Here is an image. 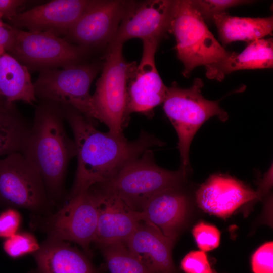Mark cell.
Masks as SVG:
<instances>
[{"label":"cell","mask_w":273,"mask_h":273,"mask_svg":"<svg viewBox=\"0 0 273 273\" xmlns=\"http://www.w3.org/2000/svg\"><path fill=\"white\" fill-rule=\"evenodd\" d=\"M65 119L70 126L76 149L77 167L68 199L105 183L146 150L162 142L142 131L138 139L129 141L123 134L103 132L90 119L72 106L61 104Z\"/></svg>","instance_id":"obj_1"},{"label":"cell","mask_w":273,"mask_h":273,"mask_svg":"<svg viewBox=\"0 0 273 273\" xmlns=\"http://www.w3.org/2000/svg\"><path fill=\"white\" fill-rule=\"evenodd\" d=\"M61 104L41 100L21 153L40 174L48 198H60L68 164L76 156L75 143L65 129Z\"/></svg>","instance_id":"obj_2"},{"label":"cell","mask_w":273,"mask_h":273,"mask_svg":"<svg viewBox=\"0 0 273 273\" xmlns=\"http://www.w3.org/2000/svg\"><path fill=\"white\" fill-rule=\"evenodd\" d=\"M123 44L111 42L104 56L102 73L91 96L88 118L104 123L109 131L123 134L130 115L127 112V84L137 65L127 62L122 53Z\"/></svg>","instance_id":"obj_3"},{"label":"cell","mask_w":273,"mask_h":273,"mask_svg":"<svg viewBox=\"0 0 273 273\" xmlns=\"http://www.w3.org/2000/svg\"><path fill=\"white\" fill-rule=\"evenodd\" d=\"M189 169L181 166L176 171L160 167L155 161L153 151L149 149L109 180L93 186L117 196L132 210L140 212L156 194L185 185Z\"/></svg>","instance_id":"obj_4"},{"label":"cell","mask_w":273,"mask_h":273,"mask_svg":"<svg viewBox=\"0 0 273 273\" xmlns=\"http://www.w3.org/2000/svg\"><path fill=\"white\" fill-rule=\"evenodd\" d=\"M169 32L175 36L177 56L184 65L185 77L196 67L217 63L231 53L209 31L191 1H174Z\"/></svg>","instance_id":"obj_5"},{"label":"cell","mask_w":273,"mask_h":273,"mask_svg":"<svg viewBox=\"0 0 273 273\" xmlns=\"http://www.w3.org/2000/svg\"><path fill=\"white\" fill-rule=\"evenodd\" d=\"M203 86L200 78L195 79L192 85L187 88L173 83L167 87L162 103L164 112L177 134L181 166L187 169H189L191 144L201 126L213 116L223 122L228 119V113L220 107L219 101L203 97L201 93Z\"/></svg>","instance_id":"obj_6"},{"label":"cell","mask_w":273,"mask_h":273,"mask_svg":"<svg viewBox=\"0 0 273 273\" xmlns=\"http://www.w3.org/2000/svg\"><path fill=\"white\" fill-rule=\"evenodd\" d=\"M89 52L51 33L16 28L14 41L7 53L29 71L41 72L84 62Z\"/></svg>","instance_id":"obj_7"},{"label":"cell","mask_w":273,"mask_h":273,"mask_svg":"<svg viewBox=\"0 0 273 273\" xmlns=\"http://www.w3.org/2000/svg\"><path fill=\"white\" fill-rule=\"evenodd\" d=\"M103 63L83 62L41 71L34 83L36 98L69 105L88 118L90 85Z\"/></svg>","instance_id":"obj_8"},{"label":"cell","mask_w":273,"mask_h":273,"mask_svg":"<svg viewBox=\"0 0 273 273\" xmlns=\"http://www.w3.org/2000/svg\"><path fill=\"white\" fill-rule=\"evenodd\" d=\"M43 181L21 152L0 158V203L38 211L47 203Z\"/></svg>","instance_id":"obj_9"},{"label":"cell","mask_w":273,"mask_h":273,"mask_svg":"<svg viewBox=\"0 0 273 273\" xmlns=\"http://www.w3.org/2000/svg\"><path fill=\"white\" fill-rule=\"evenodd\" d=\"M69 201L49 219V239L71 241L90 255L89 246L96 233L98 211L93 192L88 190L68 199Z\"/></svg>","instance_id":"obj_10"},{"label":"cell","mask_w":273,"mask_h":273,"mask_svg":"<svg viewBox=\"0 0 273 273\" xmlns=\"http://www.w3.org/2000/svg\"><path fill=\"white\" fill-rule=\"evenodd\" d=\"M132 1L95 0L68 30L64 38L87 49L108 45L114 39Z\"/></svg>","instance_id":"obj_11"},{"label":"cell","mask_w":273,"mask_h":273,"mask_svg":"<svg viewBox=\"0 0 273 273\" xmlns=\"http://www.w3.org/2000/svg\"><path fill=\"white\" fill-rule=\"evenodd\" d=\"M143 53L139 64L132 73L127 84V112L152 117L154 109L162 103L167 86L157 71L155 54L160 40H143Z\"/></svg>","instance_id":"obj_12"},{"label":"cell","mask_w":273,"mask_h":273,"mask_svg":"<svg viewBox=\"0 0 273 273\" xmlns=\"http://www.w3.org/2000/svg\"><path fill=\"white\" fill-rule=\"evenodd\" d=\"M95 0H53L21 12L8 21L16 28L65 36Z\"/></svg>","instance_id":"obj_13"},{"label":"cell","mask_w":273,"mask_h":273,"mask_svg":"<svg viewBox=\"0 0 273 273\" xmlns=\"http://www.w3.org/2000/svg\"><path fill=\"white\" fill-rule=\"evenodd\" d=\"M174 1H132L112 41L140 38L159 40L169 31Z\"/></svg>","instance_id":"obj_14"},{"label":"cell","mask_w":273,"mask_h":273,"mask_svg":"<svg viewBox=\"0 0 273 273\" xmlns=\"http://www.w3.org/2000/svg\"><path fill=\"white\" fill-rule=\"evenodd\" d=\"M185 185L167 189L151 197L138 212L140 220L156 226L164 235L176 240L190 216L191 198Z\"/></svg>","instance_id":"obj_15"},{"label":"cell","mask_w":273,"mask_h":273,"mask_svg":"<svg viewBox=\"0 0 273 273\" xmlns=\"http://www.w3.org/2000/svg\"><path fill=\"white\" fill-rule=\"evenodd\" d=\"M94 195L98 221L94 242L99 246L125 243L141 221L138 212L132 210L117 196L95 186L89 189Z\"/></svg>","instance_id":"obj_16"},{"label":"cell","mask_w":273,"mask_h":273,"mask_svg":"<svg viewBox=\"0 0 273 273\" xmlns=\"http://www.w3.org/2000/svg\"><path fill=\"white\" fill-rule=\"evenodd\" d=\"M198 206L205 212L225 218L243 205L260 198L242 182L231 176L214 174L195 193Z\"/></svg>","instance_id":"obj_17"},{"label":"cell","mask_w":273,"mask_h":273,"mask_svg":"<svg viewBox=\"0 0 273 273\" xmlns=\"http://www.w3.org/2000/svg\"><path fill=\"white\" fill-rule=\"evenodd\" d=\"M175 241L156 226L140 221L125 244L154 273H177L172 257Z\"/></svg>","instance_id":"obj_18"},{"label":"cell","mask_w":273,"mask_h":273,"mask_svg":"<svg viewBox=\"0 0 273 273\" xmlns=\"http://www.w3.org/2000/svg\"><path fill=\"white\" fill-rule=\"evenodd\" d=\"M35 257L38 273H98L86 255L65 241L48 239Z\"/></svg>","instance_id":"obj_19"},{"label":"cell","mask_w":273,"mask_h":273,"mask_svg":"<svg viewBox=\"0 0 273 273\" xmlns=\"http://www.w3.org/2000/svg\"><path fill=\"white\" fill-rule=\"evenodd\" d=\"M273 65L272 38L260 39L248 43L241 53H231L224 59L205 66L208 78L221 81L233 71L270 68Z\"/></svg>","instance_id":"obj_20"},{"label":"cell","mask_w":273,"mask_h":273,"mask_svg":"<svg viewBox=\"0 0 273 273\" xmlns=\"http://www.w3.org/2000/svg\"><path fill=\"white\" fill-rule=\"evenodd\" d=\"M220 39L224 44L236 41L249 43L271 35L272 17L249 18L232 16L224 12L213 16Z\"/></svg>","instance_id":"obj_21"},{"label":"cell","mask_w":273,"mask_h":273,"mask_svg":"<svg viewBox=\"0 0 273 273\" xmlns=\"http://www.w3.org/2000/svg\"><path fill=\"white\" fill-rule=\"evenodd\" d=\"M0 94L11 103L37 101L29 70L7 52L0 56Z\"/></svg>","instance_id":"obj_22"},{"label":"cell","mask_w":273,"mask_h":273,"mask_svg":"<svg viewBox=\"0 0 273 273\" xmlns=\"http://www.w3.org/2000/svg\"><path fill=\"white\" fill-rule=\"evenodd\" d=\"M30 126L14 103L0 105V158L21 152Z\"/></svg>","instance_id":"obj_23"},{"label":"cell","mask_w":273,"mask_h":273,"mask_svg":"<svg viewBox=\"0 0 273 273\" xmlns=\"http://www.w3.org/2000/svg\"><path fill=\"white\" fill-rule=\"evenodd\" d=\"M110 273H154L124 243L100 245Z\"/></svg>","instance_id":"obj_24"},{"label":"cell","mask_w":273,"mask_h":273,"mask_svg":"<svg viewBox=\"0 0 273 273\" xmlns=\"http://www.w3.org/2000/svg\"><path fill=\"white\" fill-rule=\"evenodd\" d=\"M3 248L7 255L12 258H17L36 253L40 247L33 235L28 232H21L6 239Z\"/></svg>","instance_id":"obj_25"},{"label":"cell","mask_w":273,"mask_h":273,"mask_svg":"<svg viewBox=\"0 0 273 273\" xmlns=\"http://www.w3.org/2000/svg\"><path fill=\"white\" fill-rule=\"evenodd\" d=\"M192 234L201 251H211L219 245L220 233L214 225L202 222L198 223L194 226Z\"/></svg>","instance_id":"obj_26"},{"label":"cell","mask_w":273,"mask_h":273,"mask_svg":"<svg viewBox=\"0 0 273 273\" xmlns=\"http://www.w3.org/2000/svg\"><path fill=\"white\" fill-rule=\"evenodd\" d=\"M203 19H212L214 16L224 12L230 8L250 3V1L196 0L191 1Z\"/></svg>","instance_id":"obj_27"},{"label":"cell","mask_w":273,"mask_h":273,"mask_svg":"<svg viewBox=\"0 0 273 273\" xmlns=\"http://www.w3.org/2000/svg\"><path fill=\"white\" fill-rule=\"evenodd\" d=\"M273 243L268 242L259 247L251 258L254 273H273Z\"/></svg>","instance_id":"obj_28"},{"label":"cell","mask_w":273,"mask_h":273,"mask_svg":"<svg viewBox=\"0 0 273 273\" xmlns=\"http://www.w3.org/2000/svg\"><path fill=\"white\" fill-rule=\"evenodd\" d=\"M181 268L185 273H213L203 251H192L186 254L181 261Z\"/></svg>","instance_id":"obj_29"},{"label":"cell","mask_w":273,"mask_h":273,"mask_svg":"<svg viewBox=\"0 0 273 273\" xmlns=\"http://www.w3.org/2000/svg\"><path fill=\"white\" fill-rule=\"evenodd\" d=\"M22 221L20 213L9 208L0 213V238L7 239L16 234Z\"/></svg>","instance_id":"obj_30"},{"label":"cell","mask_w":273,"mask_h":273,"mask_svg":"<svg viewBox=\"0 0 273 273\" xmlns=\"http://www.w3.org/2000/svg\"><path fill=\"white\" fill-rule=\"evenodd\" d=\"M28 2L23 0H0V18L9 21L18 13Z\"/></svg>","instance_id":"obj_31"},{"label":"cell","mask_w":273,"mask_h":273,"mask_svg":"<svg viewBox=\"0 0 273 273\" xmlns=\"http://www.w3.org/2000/svg\"><path fill=\"white\" fill-rule=\"evenodd\" d=\"M16 28L0 18V56L7 52L14 41Z\"/></svg>","instance_id":"obj_32"},{"label":"cell","mask_w":273,"mask_h":273,"mask_svg":"<svg viewBox=\"0 0 273 273\" xmlns=\"http://www.w3.org/2000/svg\"><path fill=\"white\" fill-rule=\"evenodd\" d=\"M7 101L4 97L0 94V105Z\"/></svg>","instance_id":"obj_33"}]
</instances>
